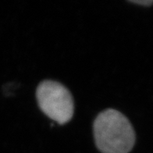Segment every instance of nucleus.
<instances>
[{
	"label": "nucleus",
	"mask_w": 153,
	"mask_h": 153,
	"mask_svg": "<svg viewBox=\"0 0 153 153\" xmlns=\"http://www.w3.org/2000/svg\"><path fill=\"white\" fill-rule=\"evenodd\" d=\"M93 131L96 147L102 153H129L134 145L135 133L131 122L116 109L99 113Z\"/></svg>",
	"instance_id": "f257e3e1"
},
{
	"label": "nucleus",
	"mask_w": 153,
	"mask_h": 153,
	"mask_svg": "<svg viewBox=\"0 0 153 153\" xmlns=\"http://www.w3.org/2000/svg\"><path fill=\"white\" fill-rule=\"evenodd\" d=\"M36 98L41 110L59 124L68 123L74 116V99L68 89L60 83L44 81L36 90Z\"/></svg>",
	"instance_id": "f03ea898"
},
{
	"label": "nucleus",
	"mask_w": 153,
	"mask_h": 153,
	"mask_svg": "<svg viewBox=\"0 0 153 153\" xmlns=\"http://www.w3.org/2000/svg\"><path fill=\"white\" fill-rule=\"evenodd\" d=\"M136 4L142 5L144 6H150L153 4V0H143V1H131Z\"/></svg>",
	"instance_id": "7ed1b4c3"
}]
</instances>
